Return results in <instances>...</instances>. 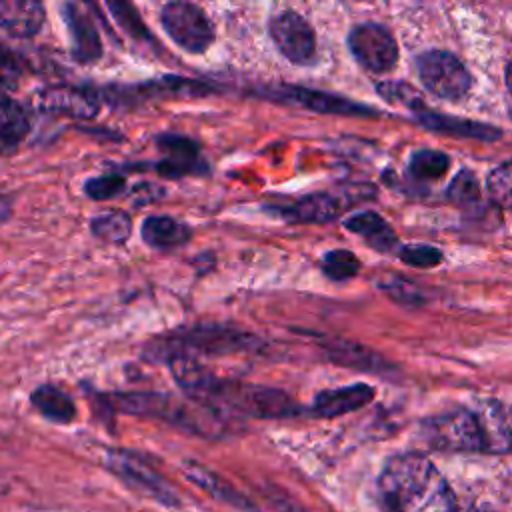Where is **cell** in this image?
<instances>
[{
	"instance_id": "1",
	"label": "cell",
	"mask_w": 512,
	"mask_h": 512,
	"mask_svg": "<svg viewBox=\"0 0 512 512\" xmlns=\"http://www.w3.org/2000/svg\"><path fill=\"white\" fill-rule=\"evenodd\" d=\"M422 434L438 450L512 454V404L480 400L424 420Z\"/></svg>"
},
{
	"instance_id": "2",
	"label": "cell",
	"mask_w": 512,
	"mask_h": 512,
	"mask_svg": "<svg viewBox=\"0 0 512 512\" xmlns=\"http://www.w3.org/2000/svg\"><path fill=\"white\" fill-rule=\"evenodd\" d=\"M376 486L382 512H452L458 506L440 470L416 452L388 458Z\"/></svg>"
},
{
	"instance_id": "3",
	"label": "cell",
	"mask_w": 512,
	"mask_h": 512,
	"mask_svg": "<svg viewBox=\"0 0 512 512\" xmlns=\"http://www.w3.org/2000/svg\"><path fill=\"white\" fill-rule=\"evenodd\" d=\"M106 400L118 412L158 418L204 438H220L228 432L224 412L200 398L182 402L160 392H114L108 394Z\"/></svg>"
},
{
	"instance_id": "4",
	"label": "cell",
	"mask_w": 512,
	"mask_h": 512,
	"mask_svg": "<svg viewBox=\"0 0 512 512\" xmlns=\"http://www.w3.org/2000/svg\"><path fill=\"white\" fill-rule=\"evenodd\" d=\"M256 346H260V340L250 332L222 324H200L148 342L144 356L150 362H168L176 354H236L254 350Z\"/></svg>"
},
{
	"instance_id": "5",
	"label": "cell",
	"mask_w": 512,
	"mask_h": 512,
	"mask_svg": "<svg viewBox=\"0 0 512 512\" xmlns=\"http://www.w3.org/2000/svg\"><path fill=\"white\" fill-rule=\"evenodd\" d=\"M204 400L220 410H232L250 418H294L302 414L290 394L260 384L216 380Z\"/></svg>"
},
{
	"instance_id": "6",
	"label": "cell",
	"mask_w": 512,
	"mask_h": 512,
	"mask_svg": "<svg viewBox=\"0 0 512 512\" xmlns=\"http://www.w3.org/2000/svg\"><path fill=\"white\" fill-rule=\"evenodd\" d=\"M416 68L426 90L442 100H460L472 86V78L464 64L446 50H430L422 54Z\"/></svg>"
},
{
	"instance_id": "7",
	"label": "cell",
	"mask_w": 512,
	"mask_h": 512,
	"mask_svg": "<svg viewBox=\"0 0 512 512\" xmlns=\"http://www.w3.org/2000/svg\"><path fill=\"white\" fill-rule=\"evenodd\" d=\"M162 26L168 36L188 52H204L214 40V28L204 12L184 0H174L162 8Z\"/></svg>"
},
{
	"instance_id": "8",
	"label": "cell",
	"mask_w": 512,
	"mask_h": 512,
	"mask_svg": "<svg viewBox=\"0 0 512 512\" xmlns=\"http://www.w3.org/2000/svg\"><path fill=\"white\" fill-rule=\"evenodd\" d=\"M106 466L126 480L132 486H138L150 492L154 498L162 500L164 504H176L178 496L172 486L162 478V474L140 454L130 450H108L106 452Z\"/></svg>"
},
{
	"instance_id": "9",
	"label": "cell",
	"mask_w": 512,
	"mask_h": 512,
	"mask_svg": "<svg viewBox=\"0 0 512 512\" xmlns=\"http://www.w3.org/2000/svg\"><path fill=\"white\" fill-rule=\"evenodd\" d=\"M352 56L370 72H388L398 62V46L380 24H360L348 36Z\"/></svg>"
},
{
	"instance_id": "10",
	"label": "cell",
	"mask_w": 512,
	"mask_h": 512,
	"mask_svg": "<svg viewBox=\"0 0 512 512\" xmlns=\"http://www.w3.org/2000/svg\"><path fill=\"white\" fill-rule=\"evenodd\" d=\"M270 36L278 50L294 64H310L316 56L312 26L296 12H282L270 22Z\"/></svg>"
},
{
	"instance_id": "11",
	"label": "cell",
	"mask_w": 512,
	"mask_h": 512,
	"mask_svg": "<svg viewBox=\"0 0 512 512\" xmlns=\"http://www.w3.org/2000/svg\"><path fill=\"white\" fill-rule=\"evenodd\" d=\"M158 146L162 150V160L158 162L156 170L166 178H180L186 174H198L202 170L200 150L196 142L176 136L164 134L158 138Z\"/></svg>"
},
{
	"instance_id": "12",
	"label": "cell",
	"mask_w": 512,
	"mask_h": 512,
	"mask_svg": "<svg viewBox=\"0 0 512 512\" xmlns=\"http://www.w3.org/2000/svg\"><path fill=\"white\" fill-rule=\"evenodd\" d=\"M372 398H374V388L364 382H354L348 386L322 390L314 398V402L310 406V414L318 416V418L342 416V414H348V412H354V410L366 406L368 402H372Z\"/></svg>"
},
{
	"instance_id": "13",
	"label": "cell",
	"mask_w": 512,
	"mask_h": 512,
	"mask_svg": "<svg viewBox=\"0 0 512 512\" xmlns=\"http://www.w3.org/2000/svg\"><path fill=\"white\" fill-rule=\"evenodd\" d=\"M44 24L42 0H0V28L16 38L34 36Z\"/></svg>"
},
{
	"instance_id": "14",
	"label": "cell",
	"mask_w": 512,
	"mask_h": 512,
	"mask_svg": "<svg viewBox=\"0 0 512 512\" xmlns=\"http://www.w3.org/2000/svg\"><path fill=\"white\" fill-rule=\"evenodd\" d=\"M170 372L174 382L188 392L192 398H200L204 400L208 396V392L212 390V386L216 384V376L194 356L190 354H176L168 360Z\"/></svg>"
},
{
	"instance_id": "15",
	"label": "cell",
	"mask_w": 512,
	"mask_h": 512,
	"mask_svg": "<svg viewBox=\"0 0 512 512\" xmlns=\"http://www.w3.org/2000/svg\"><path fill=\"white\" fill-rule=\"evenodd\" d=\"M44 110L74 118H92L98 112V100L78 88H50L38 96Z\"/></svg>"
},
{
	"instance_id": "16",
	"label": "cell",
	"mask_w": 512,
	"mask_h": 512,
	"mask_svg": "<svg viewBox=\"0 0 512 512\" xmlns=\"http://www.w3.org/2000/svg\"><path fill=\"white\" fill-rule=\"evenodd\" d=\"M342 208H344V204L332 194H310L290 206L280 208L278 212L290 222L324 224V222L338 218Z\"/></svg>"
},
{
	"instance_id": "17",
	"label": "cell",
	"mask_w": 512,
	"mask_h": 512,
	"mask_svg": "<svg viewBox=\"0 0 512 512\" xmlns=\"http://www.w3.org/2000/svg\"><path fill=\"white\" fill-rule=\"evenodd\" d=\"M182 468H184L186 478H188L192 484L200 486L204 492H208V494L214 496L216 500L226 502V504H232V506L242 508V510H250V508H252V504H250L232 484H228L222 476H218V474L212 472L210 468H206V466H202V464H198V462H194V460H186V462L182 464Z\"/></svg>"
},
{
	"instance_id": "18",
	"label": "cell",
	"mask_w": 512,
	"mask_h": 512,
	"mask_svg": "<svg viewBox=\"0 0 512 512\" xmlns=\"http://www.w3.org/2000/svg\"><path fill=\"white\" fill-rule=\"evenodd\" d=\"M344 226L350 232L362 236L378 252H394V248H400L392 226L376 212L368 210V212L354 214L344 222Z\"/></svg>"
},
{
	"instance_id": "19",
	"label": "cell",
	"mask_w": 512,
	"mask_h": 512,
	"mask_svg": "<svg viewBox=\"0 0 512 512\" xmlns=\"http://www.w3.org/2000/svg\"><path fill=\"white\" fill-rule=\"evenodd\" d=\"M142 240L158 250H170L190 240L192 230L170 216H148L140 228Z\"/></svg>"
},
{
	"instance_id": "20",
	"label": "cell",
	"mask_w": 512,
	"mask_h": 512,
	"mask_svg": "<svg viewBox=\"0 0 512 512\" xmlns=\"http://www.w3.org/2000/svg\"><path fill=\"white\" fill-rule=\"evenodd\" d=\"M64 20L72 34L74 58L82 60V62L96 60L102 54V46H100V38L94 30L92 22L82 12H78L72 4H68L64 8Z\"/></svg>"
},
{
	"instance_id": "21",
	"label": "cell",
	"mask_w": 512,
	"mask_h": 512,
	"mask_svg": "<svg viewBox=\"0 0 512 512\" xmlns=\"http://www.w3.org/2000/svg\"><path fill=\"white\" fill-rule=\"evenodd\" d=\"M32 406L50 422L70 424L76 418L74 400L54 384H42L30 394Z\"/></svg>"
},
{
	"instance_id": "22",
	"label": "cell",
	"mask_w": 512,
	"mask_h": 512,
	"mask_svg": "<svg viewBox=\"0 0 512 512\" xmlns=\"http://www.w3.org/2000/svg\"><path fill=\"white\" fill-rule=\"evenodd\" d=\"M326 354L332 362L358 368V370H370V372H382L388 368V362L372 352L370 348H364L356 342H346V340H336L326 344Z\"/></svg>"
},
{
	"instance_id": "23",
	"label": "cell",
	"mask_w": 512,
	"mask_h": 512,
	"mask_svg": "<svg viewBox=\"0 0 512 512\" xmlns=\"http://www.w3.org/2000/svg\"><path fill=\"white\" fill-rule=\"evenodd\" d=\"M28 132V118L22 106L0 92V154L12 152Z\"/></svg>"
},
{
	"instance_id": "24",
	"label": "cell",
	"mask_w": 512,
	"mask_h": 512,
	"mask_svg": "<svg viewBox=\"0 0 512 512\" xmlns=\"http://www.w3.org/2000/svg\"><path fill=\"white\" fill-rule=\"evenodd\" d=\"M420 122L436 132H444L450 136H464V138H478V140H496L500 138V132L494 126L488 124H478L470 120H460V118H450V116H440L434 112H426L420 116Z\"/></svg>"
},
{
	"instance_id": "25",
	"label": "cell",
	"mask_w": 512,
	"mask_h": 512,
	"mask_svg": "<svg viewBox=\"0 0 512 512\" xmlns=\"http://www.w3.org/2000/svg\"><path fill=\"white\" fill-rule=\"evenodd\" d=\"M286 96L306 108L320 110V112H338V114H370L372 112L370 108H366L362 104H356V102H350L344 98H336L330 94H322V92L304 90V88H290L286 92Z\"/></svg>"
},
{
	"instance_id": "26",
	"label": "cell",
	"mask_w": 512,
	"mask_h": 512,
	"mask_svg": "<svg viewBox=\"0 0 512 512\" xmlns=\"http://www.w3.org/2000/svg\"><path fill=\"white\" fill-rule=\"evenodd\" d=\"M90 228H92L94 236H98L106 242H112V244H122L132 234V220L126 212L112 210V212L98 214L90 222Z\"/></svg>"
},
{
	"instance_id": "27",
	"label": "cell",
	"mask_w": 512,
	"mask_h": 512,
	"mask_svg": "<svg viewBox=\"0 0 512 512\" xmlns=\"http://www.w3.org/2000/svg\"><path fill=\"white\" fill-rule=\"evenodd\" d=\"M322 272L334 282H344L360 272V260L354 252L336 248L322 256Z\"/></svg>"
},
{
	"instance_id": "28",
	"label": "cell",
	"mask_w": 512,
	"mask_h": 512,
	"mask_svg": "<svg viewBox=\"0 0 512 512\" xmlns=\"http://www.w3.org/2000/svg\"><path fill=\"white\" fill-rule=\"evenodd\" d=\"M378 286L390 300L404 308H418L424 304V294L420 292V288L402 276H384L380 278Z\"/></svg>"
},
{
	"instance_id": "29",
	"label": "cell",
	"mask_w": 512,
	"mask_h": 512,
	"mask_svg": "<svg viewBox=\"0 0 512 512\" xmlns=\"http://www.w3.org/2000/svg\"><path fill=\"white\" fill-rule=\"evenodd\" d=\"M450 158L438 150H420L410 160V174L420 180H436L446 174Z\"/></svg>"
},
{
	"instance_id": "30",
	"label": "cell",
	"mask_w": 512,
	"mask_h": 512,
	"mask_svg": "<svg viewBox=\"0 0 512 512\" xmlns=\"http://www.w3.org/2000/svg\"><path fill=\"white\" fill-rule=\"evenodd\" d=\"M486 186L498 206L512 210V162H504L494 168L486 180Z\"/></svg>"
},
{
	"instance_id": "31",
	"label": "cell",
	"mask_w": 512,
	"mask_h": 512,
	"mask_svg": "<svg viewBox=\"0 0 512 512\" xmlns=\"http://www.w3.org/2000/svg\"><path fill=\"white\" fill-rule=\"evenodd\" d=\"M398 258L408 266L416 268H434L442 262V252L430 244H404L398 248Z\"/></svg>"
},
{
	"instance_id": "32",
	"label": "cell",
	"mask_w": 512,
	"mask_h": 512,
	"mask_svg": "<svg viewBox=\"0 0 512 512\" xmlns=\"http://www.w3.org/2000/svg\"><path fill=\"white\" fill-rule=\"evenodd\" d=\"M446 196L450 202L458 206H470L480 200V186L472 176V172H460L448 186Z\"/></svg>"
},
{
	"instance_id": "33",
	"label": "cell",
	"mask_w": 512,
	"mask_h": 512,
	"mask_svg": "<svg viewBox=\"0 0 512 512\" xmlns=\"http://www.w3.org/2000/svg\"><path fill=\"white\" fill-rule=\"evenodd\" d=\"M126 186V180L118 174H104V176H96V178H90L84 186L86 194L92 198V200H108V198H114L118 196Z\"/></svg>"
},
{
	"instance_id": "34",
	"label": "cell",
	"mask_w": 512,
	"mask_h": 512,
	"mask_svg": "<svg viewBox=\"0 0 512 512\" xmlns=\"http://www.w3.org/2000/svg\"><path fill=\"white\" fill-rule=\"evenodd\" d=\"M20 64L16 56L0 44V92L14 90L20 80Z\"/></svg>"
},
{
	"instance_id": "35",
	"label": "cell",
	"mask_w": 512,
	"mask_h": 512,
	"mask_svg": "<svg viewBox=\"0 0 512 512\" xmlns=\"http://www.w3.org/2000/svg\"><path fill=\"white\" fill-rule=\"evenodd\" d=\"M452 512H494V510H490V508H486V506H464V508H460V506H456Z\"/></svg>"
},
{
	"instance_id": "36",
	"label": "cell",
	"mask_w": 512,
	"mask_h": 512,
	"mask_svg": "<svg viewBox=\"0 0 512 512\" xmlns=\"http://www.w3.org/2000/svg\"><path fill=\"white\" fill-rule=\"evenodd\" d=\"M506 86H508V90H510V94H512V60H510V64L506 66Z\"/></svg>"
},
{
	"instance_id": "37",
	"label": "cell",
	"mask_w": 512,
	"mask_h": 512,
	"mask_svg": "<svg viewBox=\"0 0 512 512\" xmlns=\"http://www.w3.org/2000/svg\"><path fill=\"white\" fill-rule=\"evenodd\" d=\"M282 512H302V510H298L294 504H290V506H282Z\"/></svg>"
},
{
	"instance_id": "38",
	"label": "cell",
	"mask_w": 512,
	"mask_h": 512,
	"mask_svg": "<svg viewBox=\"0 0 512 512\" xmlns=\"http://www.w3.org/2000/svg\"><path fill=\"white\" fill-rule=\"evenodd\" d=\"M0 214H6V204L2 198H0Z\"/></svg>"
}]
</instances>
